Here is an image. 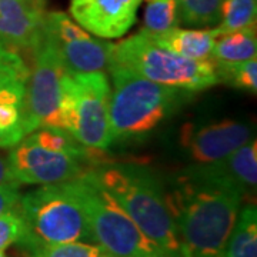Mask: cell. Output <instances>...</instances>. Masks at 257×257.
I'll return each mask as SVG.
<instances>
[{
  "mask_svg": "<svg viewBox=\"0 0 257 257\" xmlns=\"http://www.w3.org/2000/svg\"><path fill=\"white\" fill-rule=\"evenodd\" d=\"M165 192L187 257H223L244 196L223 163L190 166Z\"/></svg>",
  "mask_w": 257,
  "mask_h": 257,
  "instance_id": "cell-1",
  "label": "cell"
},
{
  "mask_svg": "<svg viewBox=\"0 0 257 257\" xmlns=\"http://www.w3.org/2000/svg\"><path fill=\"white\" fill-rule=\"evenodd\" d=\"M130 219L169 257H187L167 206L165 187L143 166L97 163L90 167Z\"/></svg>",
  "mask_w": 257,
  "mask_h": 257,
  "instance_id": "cell-2",
  "label": "cell"
},
{
  "mask_svg": "<svg viewBox=\"0 0 257 257\" xmlns=\"http://www.w3.org/2000/svg\"><path fill=\"white\" fill-rule=\"evenodd\" d=\"M109 66H119L147 80L189 93L219 83L211 60H192L176 55L157 45L146 29L111 45Z\"/></svg>",
  "mask_w": 257,
  "mask_h": 257,
  "instance_id": "cell-3",
  "label": "cell"
},
{
  "mask_svg": "<svg viewBox=\"0 0 257 257\" xmlns=\"http://www.w3.org/2000/svg\"><path fill=\"white\" fill-rule=\"evenodd\" d=\"M110 126L113 139L138 138L156 128L180 106L186 93L147 80L119 66H109Z\"/></svg>",
  "mask_w": 257,
  "mask_h": 257,
  "instance_id": "cell-4",
  "label": "cell"
},
{
  "mask_svg": "<svg viewBox=\"0 0 257 257\" xmlns=\"http://www.w3.org/2000/svg\"><path fill=\"white\" fill-rule=\"evenodd\" d=\"M92 241L116 257H139L162 251L130 219L90 169L73 179Z\"/></svg>",
  "mask_w": 257,
  "mask_h": 257,
  "instance_id": "cell-5",
  "label": "cell"
},
{
  "mask_svg": "<svg viewBox=\"0 0 257 257\" xmlns=\"http://www.w3.org/2000/svg\"><path fill=\"white\" fill-rule=\"evenodd\" d=\"M110 84L101 72L70 74L62 80L59 128L83 146L104 150L114 142L110 126Z\"/></svg>",
  "mask_w": 257,
  "mask_h": 257,
  "instance_id": "cell-6",
  "label": "cell"
},
{
  "mask_svg": "<svg viewBox=\"0 0 257 257\" xmlns=\"http://www.w3.org/2000/svg\"><path fill=\"white\" fill-rule=\"evenodd\" d=\"M26 233L46 243H93L73 180L43 184L22 194L18 203Z\"/></svg>",
  "mask_w": 257,
  "mask_h": 257,
  "instance_id": "cell-7",
  "label": "cell"
},
{
  "mask_svg": "<svg viewBox=\"0 0 257 257\" xmlns=\"http://www.w3.org/2000/svg\"><path fill=\"white\" fill-rule=\"evenodd\" d=\"M35 64L29 72L25 107L30 133L39 127L59 128L62 80L67 73L55 45L45 35L33 52Z\"/></svg>",
  "mask_w": 257,
  "mask_h": 257,
  "instance_id": "cell-8",
  "label": "cell"
},
{
  "mask_svg": "<svg viewBox=\"0 0 257 257\" xmlns=\"http://www.w3.org/2000/svg\"><path fill=\"white\" fill-rule=\"evenodd\" d=\"M10 149L6 159L10 173L19 186L63 183L100 163L94 156H76L40 146L29 135Z\"/></svg>",
  "mask_w": 257,
  "mask_h": 257,
  "instance_id": "cell-9",
  "label": "cell"
},
{
  "mask_svg": "<svg viewBox=\"0 0 257 257\" xmlns=\"http://www.w3.org/2000/svg\"><path fill=\"white\" fill-rule=\"evenodd\" d=\"M45 35L70 74L103 72L109 67L111 43L92 37L63 12L47 13Z\"/></svg>",
  "mask_w": 257,
  "mask_h": 257,
  "instance_id": "cell-10",
  "label": "cell"
},
{
  "mask_svg": "<svg viewBox=\"0 0 257 257\" xmlns=\"http://www.w3.org/2000/svg\"><path fill=\"white\" fill-rule=\"evenodd\" d=\"M251 138V127L237 120H221L203 126H184L182 145L194 165L220 162Z\"/></svg>",
  "mask_w": 257,
  "mask_h": 257,
  "instance_id": "cell-11",
  "label": "cell"
},
{
  "mask_svg": "<svg viewBox=\"0 0 257 257\" xmlns=\"http://www.w3.org/2000/svg\"><path fill=\"white\" fill-rule=\"evenodd\" d=\"M45 0H0V43L13 52H35L46 30Z\"/></svg>",
  "mask_w": 257,
  "mask_h": 257,
  "instance_id": "cell-12",
  "label": "cell"
},
{
  "mask_svg": "<svg viewBox=\"0 0 257 257\" xmlns=\"http://www.w3.org/2000/svg\"><path fill=\"white\" fill-rule=\"evenodd\" d=\"M142 0H70V15L86 32L119 39L136 23Z\"/></svg>",
  "mask_w": 257,
  "mask_h": 257,
  "instance_id": "cell-13",
  "label": "cell"
},
{
  "mask_svg": "<svg viewBox=\"0 0 257 257\" xmlns=\"http://www.w3.org/2000/svg\"><path fill=\"white\" fill-rule=\"evenodd\" d=\"M26 80L0 87V147L16 146L30 135L25 107Z\"/></svg>",
  "mask_w": 257,
  "mask_h": 257,
  "instance_id": "cell-14",
  "label": "cell"
},
{
  "mask_svg": "<svg viewBox=\"0 0 257 257\" xmlns=\"http://www.w3.org/2000/svg\"><path fill=\"white\" fill-rule=\"evenodd\" d=\"M157 45L176 55L192 60H210L211 52L219 36L216 28L210 29H169L163 33H150Z\"/></svg>",
  "mask_w": 257,
  "mask_h": 257,
  "instance_id": "cell-15",
  "label": "cell"
},
{
  "mask_svg": "<svg viewBox=\"0 0 257 257\" xmlns=\"http://www.w3.org/2000/svg\"><path fill=\"white\" fill-rule=\"evenodd\" d=\"M257 55L256 26L219 35L211 52L213 63H241Z\"/></svg>",
  "mask_w": 257,
  "mask_h": 257,
  "instance_id": "cell-16",
  "label": "cell"
},
{
  "mask_svg": "<svg viewBox=\"0 0 257 257\" xmlns=\"http://www.w3.org/2000/svg\"><path fill=\"white\" fill-rule=\"evenodd\" d=\"M223 257H257V210L248 203L240 209Z\"/></svg>",
  "mask_w": 257,
  "mask_h": 257,
  "instance_id": "cell-17",
  "label": "cell"
},
{
  "mask_svg": "<svg viewBox=\"0 0 257 257\" xmlns=\"http://www.w3.org/2000/svg\"><path fill=\"white\" fill-rule=\"evenodd\" d=\"M16 244L25 257H99L104 251L94 243H46L28 234H25Z\"/></svg>",
  "mask_w": 257,
  "mask_h": 257,
  "instance_id": "cell-18",
  "label": "cell"
},
{
  "mask_svg": "<svg viewBox=\"0 0 257 257\" xmlns=\"http://www.w3.org/2000/svg\"><path fill=\"white\" fill-rule=\"evenodd\" d=\"M229 176L244 194H251L257 184V142L248 140L231 155L220 160Z\"/></svg>",
  "mask_w": 257,
  "mask_h": 257,
  "instance_id": "cell-19",
  "label": "cell"
},
{
  "mask_svg": "<svg viewBox=\"0 0 257 257\" xmlns=\"http://www.w3.org/2000/svg\"><path fill=\"white\" fill-rule=\"evenodd\" d=\"M223 0H177L179 22L196 29L216 28L220 23Z\"/></svg>",
  "mask_w": 257,
  "mask_h": 257,
  "instance_id": "cell-20",
  "label": "cell"
},
{
  "mask_svg": "<svg viewBox=\"0 0 257 257\" xmlns=\"http://www.w3.org/2000/svg\"><path fill=\"white\" fill-rule=\"evenodd\" d=\"M257 0H223L219 35L256 26Z\"/></svg>",
  "mask_w": 257,
  "mask_h": 257,
  "instance_id": "cell-21",
  "label": "cell"
},
{
  "mask_svg": "<svg viewBox=\"0 0 257 257\" xmlns=\"http://www.w3.org/2000/svg\"><path fill=\"white\" fill-rule=\"evenodd\" d=\"M219 82L226 83L231 87L257 93V60L250 59L241 63H214Z\"/></svg>",
  "mask_w": 257,
  "mask_h": 257,
  "instance_id": "cell-22",
  "label": "cell"
},
{
  "mask_svg": "<svg viewBox=\"0 0 257 257\" xmlns=\"http://www.w3.org/2000/svg\"><path fill=\"white\" fill-rule=\"evenodd\" d=\"M179 25L177 0H149L145 9V28L149 33H163Z\"/></svg>",
  "mask_w": 257,
  "mask_h": 257,
  "instance_id": "cell-23",
  "label": "cell"
},
{
  "mask_svg": "<svg viewBox=\"0 0 257 257\" xmlns=\"http://www.w3.org/2000/svg\"><path fill=\"white\" fill-rule=\"evenodd\" d=\"M29 72L30 69L22 56L0 43V87L28 80Z\"/></svg>",
  "mask_w": 257,
  "mask_h": 257,
  "instance_id": "cell-24",
  "label": "cell"
},
{
  "mask_svg": "<svg viewBox=\"0 0 257 257\" xmlns=\"http://www.w3.org/2000/svg\"><path fill=\"white\" fill-rule=\"evenodd\" d=\"M26 233L25 220L18 207L0 214V251L16 244Z\"/></svg>",
  "mask_w": 257,
  "mask_h": 257,
  "instance_id": "cell-25",
  "label": "cell"
},
{
  "mask_svg": "<svg viewBox=\"0 0 257 257\" xmlns=\"http://www.w3.org/2000/svg\"><path fill=\"white\" fill-rule=\"evenodd\" d=\"M18 184H0V214L18 206L22 196Z\"/></svg>",
  "mask_w": 257,
  "mask_h": 257,
  "instance_id": "cell-26",
  "label": "cell"
},
{
  "mask_svg": "<svg viewBox=\"0 0 257 257\" xmlns=\"http://www.w3.org/2000/svg\"><path fill=\"white\" fill-rule=\"evenodd\" d=\"M0 184H18L10 173L8 159L0 155ZM19 186V184H18Z\"/></svg>",
  "mask_w": 257,
  "mask_h": 257,
  "instance_id": "cell-27",
  "label": "cell"
},
{
  "mask_svg": "<svg viewBox=\"0 0 257 257\" xmlns=\"http://www.w3.org/2000/svg\"><path fill=\"white\" fill-rule=\"evenodd\" d=\"M139 257H169L167 254H165L163 251H156V253H149V254H143V256Z\"/></svg>",
  "mask_w": 257,
  "mask_h": 257,
  "instance_id": "cell-28",
  "label": "cell"
},
{
  "mask_svg": "<svg viewBox=\"0 0 257 257\" xmlns=\"http://www.w3.org/2000/svg\"><path fill=\"white\" fill-rule=\"evenodd\" d=\"M99 257H116V256H111V254H109V253H106V251H103V253H101L100 256Z\"/></svg>",
  "mask_w": 257,
  "mask_h": 257,
  "instance_id": "cell-29",
  "label": "cell"
},
{
  "mask_svg": "<svg viewBox=\"0 0 257 257\" xmlns=\"http://www.w3.org/2000/svg\"><path fill=\"white\" fill-rule=\"evenodd\" d=\"M0 257H6V254H5L3 251H0Z\"/></svg>",
  "mask_w": 257,
  "mask_h": 257,
  "instance_id": "cell-30",
  "label": "cell"
}]
</instances>
